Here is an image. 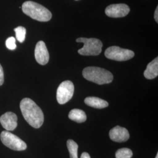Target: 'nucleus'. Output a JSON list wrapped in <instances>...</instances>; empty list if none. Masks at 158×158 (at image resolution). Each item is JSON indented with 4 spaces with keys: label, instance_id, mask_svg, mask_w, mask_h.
I'll use <instances>...</instances> for the list:
<instances>
[{
    "label": "nucleus",
    "instance_id": "nucleus-13",
    "mask_svg": "<svg viewBox=\"0 0 158 158\" xmlns=\"http://www.w3.org/2000/svg\"><path fill=\"white\" fill-rule=\"evenodd\" d=\"M85 102L90 107L98 109L107 107L108 106L107 102L96 97H89L85 98Z\"/></svg>",
    "mask_w": 158,
    "mask_h": 158
},
{
    "label": "nucleus",
    "instance_id": "nucleus-1",
    "mask_svg": "<svg viewBox=\"0 0 158 158\" xmlns=\"http://www.w3.org/2000/svg\"><path fill=\"white\" fill-rule=\"evenodd\" d=\"M20 108L23 117L29 124L35 128H40L44 121V115L42 110L35 102L25 98L20 102Z\"/></svg>",
    "mask_w": 158,
    "mask_h": 158
},
{
    "label": "nucleus",
    "instance_id": "nucleus-22",
    "mask_svg": "<svg viewBox=\"0 0 158 158\" xmlns=\"http://www.w3.org/2000/svg\"><path fill=\"white\" fill-rule=\"evenodd\" d=\"M158 158V153H157V155H156V158Z\"/></svg>",
    "mask_w": 158,
    "mask_h": 158
},
{
    "label": "nucleus",
    "instance_id": "nucleus-20",
    "mask_svg": "<svg viewBox=\"0 0 158 158\" xmlns=\"http://www.w3.org/2000/svg\"><path fill=\"white\" fill-rule=\"evenodd\" d=\"M154 18H155V20L156 23H158V7L157 6L156 10H155V14H154Z\"/></svg>",
    "mask_w": 158,
    "mask_h": 158
},
{
    "label": "nucleus",
    "instance_id": "nucleus-18",
    "mask_svg": "<svg viewBox=\"0 0 158 158\" xmlns=\"http://www.w3.org/2000/svg\"><path fill=\"white\" fill-rule=\"evenodd\" d=\"M6 48L10 50H14L16 49L17 45L15 44V39L14 37L8 38L6 42Z\"/></svg>",
    "mask_w": 158,
    "mask_h": 158
},
{
    "label": "nucleus",
    "instance_id": "nucleus-19",
    "mask_svg": "<svg viewBox=\"0 0 158 158\" xmlns=\"http://www.w3.org/2000/svg\"><path fill=\"white\" fill-rule=\"evenodd\" d=\"M4 81V74L2 67L0 64V86L3 85Z\"/></svg>",
    "mask_w": 158,
    "mask_h": 158
},
{
    "label": "nucleus",
    "instance_id": "nucleus-12",
    "mask_svg": "<svg viewBox=\"0 0 158 158\" xmlns=\"http://www.w3.org/2000/svg\"><path fill=\"white\" fill-rule=\"evenodd\" d=\"M144 76L147 79H155L158 75V57H156L151 62L149 63L144 72Z\"/></svg>",
    "mask_w": 158,
    "mask_h": 158
},
{
    "label": "nucleus",
    "instance_id": "nucleus-11",
    "mask_svg": "<svg viewBox=\"0 0 158 158\" xmlns=\"http://www.w3.org/2000/svg\"><path fill=\"white\" fill-rule=\"evenodd\" d=\"M109 135L111 140L117 142L127 141L130 138L128 130L119 126H116L110 130Z\"/></svg>",
    "mask_w": 158,
    "mask_h": 158
},
{
    "label": "nucleus",
    "instance_id": "nucleus-15",
    "mask_svg": "<svg viewBox=\"0 0 158 158\" xmlns=\"http://www.w3.org/2000/svg\"><path fill=\"white\" fill-rule=\"evenodd\" d=\"M67 147L70 153V158H78L77 151L78 145L73 140L69 139L67 141Z\"/></svg>",
    "mask_w": 158,
    "mask_h": 158
},
{
    "label": "nucleus",
    "instance_id": "nucleus-3",
    "mask_svg": "<svg viewBox=\"0 0 158 158\" xmlns=\"http://www.w3.org/2000/svg\"><path fill=\"white\" fill-rule=\"evenodd\" d=\"M85 79L98 85L110 83L113 80V74L107 70L98 67H87L83 70Z\"/></svg>",
    "mask_w": 158,
    "mask_h": 158
},
{
    "label": "nucleus",
    "instance_id": "nucleus-2",
    "mask_svg": "<svg viewBox=\"0 0 158 158\" xmlns=\"http://www.w3.org/2000/svg\"><path fill=\"white\" fill-rule=\"evenodd\" d=\"M23 11L25 14L40 22H47L52 18V13L45 6L34 1H28L23 3Z\"/></svg>",
    "mask_w": 158,
    "mask_h": 158
},
{
    "label": "nucleus",
    "instance_id": "nucleus-9",
    "mask_svg": "<svg viewBox=\"0 0 158 158\" xmlns=\"http://www.w3.org/2000/svg\"><path fill=\"white\" fill-rule=\"evenodd\" d=\"M35 57L36 62L41 65H45L49 60V54L44 42L39 41L35 47Z\"/></svg>",
    "mask_w": 158,
    "mask_h": 158
},
{
    "label": "nucleus",
    "instance_id": "nucleus-7",
    "mask_svg": "<svg viewBox=\"0 0 158 158\" xmlns=\"http://www.w3.org/2000/svg\"><path fill=\"white\" fill-rule=\"evenodd\" d=\"M74 91V87L72 81L69 80L63 81L57 90V101L59 104H64L69 102L73 96Z\"/></svg>",
    "mask_w": 158,
    "mask_h": 158
},
{
    "label": "nucleus",
    "instance_id": "nucleus-4",
    "mask_svg": "<svg viewBox=\"0 0 158 158\" xmlns=\"http://www.w3.org/2000/svg\"><path fill=\"white\" fill-rule=\"evenodd\" d=\"M76 42L84 44L83 47L78 51V53L81 55L97 56L102 52V43L100 40L96 38H79L76 40Z\"/></svg>",
    "mask_w": 158,
    "mask_h": 158
},
{
    "label": "nucleus",
    "instance_id": "nucleus-6",
    "mask_svg": "<svg viewBox=\"0 0 158 158\" xmlns=\"http://www.w3.org/2000/svg\"><path fill=\"white\" fill-rule=\"evenodd\" d=\"M134 55L133 51L123 49L117 46H111L105 51V56L107 58L119 62L130 60L134 57Z\"/></svg>",
    "mask_w": 158,
    "mask_h": 158
},
{
    "label": "nucleus",
    "instance_id": "nucleus-21",
    "mask_svg": "<svg viewBox=\"0 0 158 158\" xmlns=\"http://www.w3.org/2000/svg\"><path fill=\"white\" fill-rule=\"evenodd\" d=\"M80 158H91L90 155L87 152H83L81 155Z\"/></svg>",
    "mask_w": 158,
    "mask_h": 158
},
{
    "label": "nucleus",
    "instance_id": "nucleus-5",
    "mask_svg": "<svg viewBox=\"0 0 158 158\" xmlns=\"http://www.w3.org/2000/svg\"><path fill=\"white\" fill-rule=\"evenodd\" d=\"M0 138L3 144L12 150L18 151H24L27 148L25 142L8 131H2L1 134Z\"/></svg>",
    "mask_w": 158,
    "mask_h": 158
},
{
    "label": "nucleus",
    "instance_id": "nucleus-23",
    "mask_svg": "<svg viewBox=\"0 0 158 158\" xmlns=\"http://www.w3.org/2000/svg\"><path fill=\"white\" fill-rule=\"evenodd\" d=\"M76 1H77V0H76Z\"/></svg>",
    "mask_w": 158,
    "mask_h": 158
},
{
    "label": "nucleus",
    "instance_id": "nucleus-8",
    "mask_svg": "<svg viewBox=\"0 0 158 158\" xmlns=\"http://www.w3.org/2000/svg\"><path fill=\"white\" fill-rule=\"evenodd\" d=\"M130 7L125 4H115L108 6L105 12L108 17L121 18L127 16L130 12Z\"/></svg>",
    "mask_w": 158,
    "mask_h": 158
},
{
    "label": "nucleus",
    "instance_id": "nucleus-14",
    "mask_svg": "<svg viewBox=\"0 0 158 158\" xmlns=\"http://www.w3.org/2000/svg\"><path fill=\"white\" fill-rule=\"evenodd\" d=\"M69 118L76 123H82L86 121L87 116L85 111L76 108L70 111L69 114Z\"/></svg>",
    "mask_w": 158,
    "mask_h": 158
},
{
    "label": "nucleus",
    "instance_id": "nucleus-10",
    "mask_svg": "<svg viewBox=\"0 0 158 158\" xmlns=\"http://www.w3.org/2000/svg\"><path fill=\"white\" fill-rule=\"evenodd\" d=\"M17 115L12 112H7L2 115L0 117V123L2 127L8 131H11L17 128Z\"/></svg>",
    "mask_w": 158,
    "mask_h": 158
},
{
    "label": "nucleus",
    "instance_id": "nucleus-16",
    "mask_svg": "<svg viewBox=\"0 0 158 158\" xmlns=\"http://www.w3.org/2000/svg\"><path fill=\"white\" fill-rule=\"evenodd\" d=\"M133 155L132 151L129 148H121L115 153L116 158H131Z\"/></svg>",
    "mask_w": 158,
    "mask_h": 158
},
{
    "label": "nucleus",
    "instance_id": "nucleus-17",
    "mask_svg": "<svg viewBox=\"0 0 158 158\" xmlns=\"http://www.w3.org/2000/svg\"><path fill=\"white\" fill-rule=\"evenodd\" d=\"M14 31L15 32L16 38L17 40L21 43L25 40V35H26V29L23 27H18L15 29H14Z\"/></svg>",
    "mask_w": 158,
    "mask_h": 158
}]
</instances>
